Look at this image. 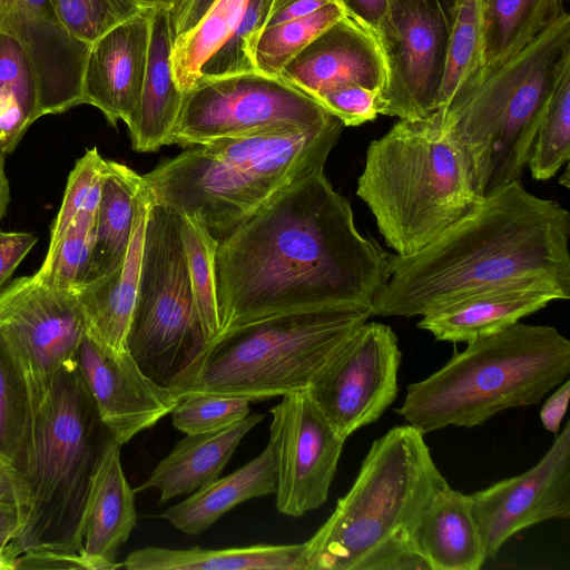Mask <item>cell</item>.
<instances>
[{
  "instance_id": "603a6c76",
  "label": "cell",
  "mask_w": 570,
  "mask_h": 570,
  "mask_svg": "<svg viewBox=\"0 0 570 570\" xmlns=\"http://www.w3.org/2000/svg\"><path fill=\"white\" fill-rule=\"evenodd\" d=\"M135 490L121 466L120 445L112 441L92 480L83 518L82 549L89 570H115L119 548L137 523Z\"/></svg>"
},
{
  "instance_id": "52a82bcc",
  "label": "cell",
  "mask_w": 570,
  "mask_h": 570,
  "mask_svg": "<svg viewBox=\"0 0 570 570\" xmlns=\"http://www.w3.org/2000/svg\"><path fill=\"white\" fill-rule=\"evenodd\" d=\"M570 374V341L553 326L515 323L466 343L439 371L409 384L396 409L424 434L474 428L539 403Z\"/></svg>"
},
{
  "instance_id": "5bb4252c",
  "label": "cell",
  "mask_w": 570,
  "mask_h": 570,
  "mask_svg": "<svg viewBox=\"0 0 570 570\" xmlns=\"http://www.w3.org/2000/svg\"><path fill=\"white\" fill-rule=\"evenodd\" d=\"M0 331L26 366L38 410L86 334L78 288L50 287L33 276L13 279L0 291Z\"/></svg>"
},
{
  "instance_id": "7dc6e473",
  "label": "cell",
  "mask_w": 570,
  "mask_h": 570,
  "mask_svg": "<svg viewBox=\"0 0 570 570\" xmlns=\"http://www.w3.org/2000/svg\"><path fill=\"white\" fill-rule=\"evenodd\" d=\"M215 0H181L170 10V21L174 39L185 36L193 30Z\"/></svg>"
},
{
  "instance_id": "6da1fadb",
  "label": "cell",
  "mask_w": 570,
  "mask_h": 570,
  "mask_svg": "<svg viewBox=\"0 0 570 570\" xmlns=\"http://www.w3.org/2000/svg\"><path fill=\"white\" fill-rule=\"evenodd\" d=\"M389 276V254L358 232L351 204L318 170L218 242L220 333L297 309L371 311Z\"/></svg>"
},
{
  "instance_id": "44dd1931",
  "label": "cell",
  "mask_w": 570,
  "mask_h": 570,
  "mask_svg": "<svg viewBox=\"0 0 570 570\" xmlns=\"http://www.w3.org/2000/svg\"><path fill=\"white\" fill-rule=\"evenodd\" d=\"M570 284L548 276L517 279L423 315L417 327L438 341L469 343L507 328L553 301H568Z\"/></svg>"
},
{
  "instance_id": "ffe728a7",
  "label": "cell",
  "mask_w": 570,
  "mask_h": 570,
  "mask_svg": "<svg viewBox=\"0 0 570 570\" xmlns=\"http://www.w3.org/2000/svg\"><path fill=\"white\" fill-rule=\"evenodd\" d=\"M278 77L317 101L346 85L381 92L386 75L373 33L345 14L295 56Z\"/></svg>"
},
{
  "instance_id": "f6af8a7d",
  "label": "cell",
  "mask_w": 570,
  "mask_h": 570,
  "mask_svg": "<svg viewBox=\"0 0 570 570\" xmlns=\"http://www.w3.org/2000/svg\"><path fill=\"white\" fill-rule=\"evenodd\" d=\"M16 569H69L89 570L80 553L33 550L19 554L12 566Z\"/></svg>"
},
{
  "instance_id": "816d5d0a",
  "label": "cell",
  "mask_w": 570,
  "mask_h": 570,
  "mask_svg": "<svg viewBox=\"0 0 570 570\" xmlns=\"http://www.w3.org/2000/svg\"><path fill=\"white\" fill-rule=\"evenodd\" d=\"M21 523L19 505L0 502V552L6 549L14 538Z\"/></svg>"
},
{
  "instance_id": "c3c4849f",
  "label": "cell",
  "mask_w": 570,
  "mask_h": 570,
  "mask_svg": "<svg viewBox=\"0 0 570 570\" xmlns=\"http://www.w3.org/2000/svg\"><path fill=\"white\" fill-rule=\"evenodd\" d=\"M345 14L372 33L376 29L389 0H336Z\"/></svg>"
},
{
  "instance_id": "f35d334b",
  "label": "cell",
  "mask_w": 570,
  "mask_h": 570,
  "mask_svg": "<svg viewBox=\"0 0 570 570\" xmlns=\"http://www.w3.org/2000/svg\"><path fill=\"white\" fill-rule=\"evenodd\" d=\"M273 0H249L229 39L205 62L200 77L256 71L254 49L264 30ZM199 77V78H200Z\"/></svg>"
},
{
  "instance_id": "60d3db41",
  "label": "cell",
  "mask_w": 570,
  "mask_h": 570,
  "mask_svg": "<svg viewBox=\"0 0 570 570\" xmlns=\"http://www.w3.org/2000/svg\"><path fill=\"white\" fill-rule=\"evenodd\" d=\"M249 402L242 396L190 394L183 397L171 411V423L185 434L222 430L248 416Z\"/></svg>"
},
{
  "instance_id": "d590c367",
  "label": "cell",
  "mask_w": 570,
  "mask_h": 570,
  "mask_svg": "<svg viewBox=\"0 0 570 570\" xmlns=\"http://www.w3.org/2000/svg\"><path fill=\"white\" fill-rule=\"evenodd\" d=\"M345 16L337 2L264 29L254 49L257 72L278 77L283 68L325 29Z\"/></svg>"
},
{
  "instance_id": "277c9868",
  "label": "cell",
  "mask_w": 570,
  "mask_h": 570,
  "mask_svg": "<svg viewBox=\"0 0 570 570\" xmlns=\"http://www.w3.org/2000/svg\"><path fill=\"white\" fill-rule=\"evenodd\" d=\"M445 484L424 433L411 424L392 428L372 443L351 489L304 542L308 570H429L415 533Z\"/></svg>"
},
{
  "instance_id": "8fae6325",
  "label": "cell",
  "mask_w": 570,
  "mask_h": 570,
  "mask_svg": "<svg viewBox=\"0 0 570 570\" xmlns=\"http://www.w3.org/2000/svg\"><path fill=\"white\" fill-rule=\"evenodd\" d=\"M458 0H389L373 32L385 67L379 114L426 120L438 110Z\"/></svg>"
},
{
  "instance_id": "2e32d148",
  "label": "cell",
  "mask_w": 570,
  "mask_h": 570,
  "mask_svg": "<svg viewBox=\"0 0 570 570\" xmlns=\"http://www.w3.org/2000/svg\"><path fill=\"white\" fill-rule=\"evenodd\" d=\"M472 510L488 558L517 532L570 515V423L543 458L520 475L471 494Z\"/></svg>"
},
{
  "instance_id": "ab89813d",
  "label": "cell",
  "mask_w": 570,
  "mask_h": 570,
  "mask_svg": "<svg viewBox=\"0 0 570 570\" xmlns=\"http://www.w3.org/2000/svg\"><path fill=\"white\" fill-rule=\"evenodd\" d=\"M57 16L78 39L92 43L122 21L142 12L141 0H50Z\"/></svg>"
},
{
  "instance_id": "8992f818",
  "label": "cell",
  "mask_w": 570,
  "mask_h": 570,
  "mask_svg": "<svg viewBox=\"0 0 570 570\" xmlns=\"http://www.w3.org/2000/svg\"><path fill=\"white\" fill-rule=\"evenodd\" d=\"M570 70V16L564 12L523 50L485 70L431 118L462 149L479 195L521 181L541 117Z\"/></svg>"
},
{
  "instance_id": "4dcf8cb0",
  "label": "cell",
  "mask_w": 570,
  "mask_h": 570,
  "mask_svg": "<svg viewBox=\"0 0 570 570\" xmlns=\"http://www.w3.org/2000/svg\"><path fill=\"white\" fill-rule=\"evenodd\" d=\"M37 405L26 366L0 331V461L28 472Z\"/></svg>"
},
{
  "instance_id": "7402d4cb",
  "label": "cell",
  "mask_w": 570,
  "mask_h": 570,
  "mask_svg": "<svg viewBox=\"0 0 570 570\" xmlns=\"http://www.w3.org/2000/svg\"><path fill=\"white\" fill-rule=\"evenodd\" d=\"M153 202L144 180L136 198L132 233L121 264L78 287L86 334L118 351L127 350V335L140 282L146 223Z\"/></svg>"
},
{
  "instance_id": "484cf974",
  "label": "cell",
  "mask_w": 570,
  "mask_h": 570,
  "mask_svg": "<svg viewBox=\"0 0 570 570\" xmlns=\"http://www.w3.org/2000/svg\"><path fill=\"white\" fill-rule=\"evenodd\" d=\"M415 546L429 570H479L488 556L471 495L441 488L419 523Z\"/></svg>"
},
{
  "instance_id": "3957f363",
  "label": "cell",
  "mask_w": 570,
  "mask_h": 570,
  "mask_svg": "<svg viewBox=\"0 0 570 570\" xmlns=\"http://www.w3.org/2000/svg\"><path fill=\"white\" fill-rule=\"evenodd\" d=\"M344 125L272 126L193 146L142 175L155 203L199 219L218 242L284 190L324 170Z\"/></svg>"
},
{
  "instance_id": "7bdbcfd3",
  "label": "cell",
  "mask_w": 570,
  "mask_h": 570,
  "mask_svg": "<svg viewBox=\"0 0 570 570\" xmlns=\"http://www.w3.org/2000/svg\"><path fill=\"white\" fill-rule=\"evenodd\" d=\"M379 94L360 85H346L322 95L317 102L344 126L354 127L380 115Z\"/></svg>"
},
{
  "instance_id": "1f68e13d",
  "label": "cell",
  "mask_w": 570,
  "mask_h": 570,
  "mask_svg": "<svg viewBox=\"0 0 570 570\" xmlns=\"http://www.w3.org/2000/svg\"><path fill=\"white\" fill-rule=\"evenodd\" d=\"M38 119V88L21 46L0 32V149L6 155Z\"/></svg>"
},
{
  "instance_id": "30bf717a",
  "label": "cell",
  "mask_w": 570,
  "mask_h": 570,
  "mask_svg": "<svg viewBox=\"0 0 570 570\" xmlns=\"http://www.w3.org/2000/svg\"><path fill=\"white\" fill-rule=\"evenodd\" d=\"M127 350L140 370L169 386L206 345L189 277L179 216L153 202Z\"/></svg>"
},
{
  "instance_id": "ac0fdd59",
  "label": "cell",
  "mask_w": 570,
  "mask_h": 570,
  "mask_svg": "<svg viewBox=\"0 0 570 570\" xmlns=\"http://www.w3.org/2000/svg\"><path fill=\"white\" fill-rule=\"evenodd\" d=\"M75 361L101 421L121 446L171 413L181 397L147 376L128 350L118 351L85 334Z\"/></svg>"
},
{
  "instance_id": "d6986e66",
  "label": "cell",
  "mask_w": 570,
  "mask_h": 570,
  "mask_svg": "<svg viewBox=\"0 0 570 570\" xmlns=\"http://www.w3.org/2000/svg\"><path fill=\"white\" fill-rule=\"evenodd\" d=\"M150 9L117 24L90 45L82 78V104L108 122L127 126L140 101L147 67Z\"/></svg>"
},
{
  "instance_id": "681fc988",
  "label": "cell",
  "mask_w": 570,
  "mask_h": 570,
  "mask_svg": "<svg viewBox=\"0 0 570 570\" xmlns=\"http://www.w3.org/2000/svg\"><path fill=\"white\" fill-rule=\"evenodd\" d=\"M569 396L570 381L567 379L543 404L540 411V420L549 432H559L561 421L567 412Z\"/></svg>"
},
{
  "instance_id": "9c48e42d",
  "label": "cell",
  "mask_w": 570,
  "mask_h": 570,
  "mask_svg": "<svg viewBox=\"0 0 570 570\" xmlns=\"http://www.w3.org/2000/svg\"><path fill=\"white\" fill-rule=\"evenodd\" d=\"M370 317L353 307L297 309L223 331L168 386L249 401L307 389L315 374Z\"/></svg>"
},
{
  "instance_id": "7c38bea8",
  "label": "cell",
  "mask_w": 570,
  "mask_h": 570,
  "mask_svg": "<svg viewBox=\"0 0 570 570\" xmlns=\"http://www.w3.org/2000/svg\"><path fill=\"white\" fill-rule=\"evenodd\" d=\"M332 117L279 77L257 71L200 77L184 94L169 145L193 147L272 126H313Z\"/></svg>"
},
{
  "instance_id": "83f0119b",
  "label": "cell",
  "mask_w": 570,
  "mask_h": 570,
  "mask_svg": "<svg viewBox=\"0 0 570 570\" xmlns=\"http://www.w3.org/2000/svg\"><path fill=\"white\" fill-rule=\"evenodd\" d=\"M126 570H308L304 543L240 548L169 549L146 547L129 553Z\"/></svg>"
},
{
  "instance_id": "9f6ffc18",
  "label": "cell",
  "mask_w": 570,
  "mask_h": 570,
  "mask_svg": "<svg viewBox=\"0 0 570 570\" xmlns=\"http://www.w3.org/2000/svg\"><path fill=\"white\" fill-rule=\"evenodd\" d=\"M6 1H7V0H0V13H1V11H2V8H3L4 3H6Z\"/></svg>"
},
{
  "instance_id": "f1b7e54d",
  "label": "cell",
  "mask_w": 570,
  "mask_h": 570,
  "mask_svg": "<svg viewBox=\"0 0 570 570\" xmlns=\"http://www.w3.org/2000/svg\"><path fill=\"white\" fill-rule=\"evenodd\" d=\"M142 184V175L124 164L104 159L96 238L86 283L112 272L121 264L130 242L135 203Z\"/></svg>"
},
{
  "instance_id": "d6a6232c",
  "label": "cell",
  "mask_w": 570,
  "mask_h": 570,
  "mask_svg": "<svg viewBox=\"0 0 570 570\" xmlns=\"http://www.w3.org/2000/svg\"><path fill=\"white\" fill-rule=\"evenodd\" d=\"M249 0H215L198 24L175 40L171 67L185 94L200 77L205 62L229 39Z\"/></svg>"
},
{
  "instance_id": "b9f144b4",
  "label": "cell",
  "mask_w": 570,
  "mask_h": 570,
  "mask_svg": "<svg viewBox=\"0 0 570 570\" xmlns=\"http://www.w3.org/2000/svg\"><path fill=\"white\" fill-rule=\"evenodd\" d=\"M104 159L96 147L87 149L69 174L62 202L50 229L48 250L58 244L63 233L85 206L99 179Z\"/></svg>"
},
{
  "instance_id": "db71d44e",
  "label": "cell",
  "mask_w": 570,
  "mask_h": 570,
  "mask_svg": "<svg viewBox=\"0 0 570 570\" xmlns=\"http://www.w3.org/2000/svg\"><path fill=\"white\" fill-rule=\"evenodd\" d=\"M181 0H141L146 9L151 8H166L168 10L174 9Z\"/></svg>"
},
{
  "instance_id": "4fadbf2b",
  "label": "cell",
  "mask_w": 570,
  "mask_h": 570,
  "mask_svg": "<svg viewBox=\"0 0 570 570\" xmlns=\"http://www.w3.org/2000/svg\"><path fill=\"white\" fill-rule=\"evenodd\" d=\"M401 358L393 330L366 321L315 374L308 392L340 438L377 421L395 401Z\"/></svg>"
},
{
  "instance_id": "ee69618b",
  "label": "cell",
  "mask_w": 570,
  "mask_h": 570,
  "mask_svg": "<svg viewBox=\"0 0 570 570\" xmlns=\"http://www.w3.org/2000/svg\"><path fill=\"white\" fill-rule=\"evenodd\" d=\"M37 240V236L29 232L0 230V289Z\"/></svg>"
},
{
  "instance_id": "7a4b0ae2",
  "label": "cell",
  "mask_w": 570,
  "mask_h": 570,
  "mask_svg": "<svg viewBox=\"0 0 570 570\" xmlns=\"http://www.w3.org/2000/svg\"><path fill=\"white\" fill-rule=\"evenodd\" d=\"M570 214L558 202L505 184L413 255H389L372 316H423L528 277L570 284Z\"/></svg>"
},
{
  "instance_id": "f907efd6",
  "label": "cell",
  "mask_w": 570,
  "mask_h": 570,
  "mask_svg": "<svg viewBox=\"0 0 570 570\" xmlns=\"http://www.w3.org/2000/svg\"><path fill=\"white\" fill-rule=\"evenodd\" d=\"M23 483L21 475L10 465L0 461V502L23 504Z\"/></svg>"
},
{
  "instance_id": "ba28073f",
  "label": "cell",
  "mask_w": 570,
  "mask_h": 570,
  "mask_svg": "<svg viewBox=\"0 0 570 570\" xmlns=\"http://www.w3.org/2000/svg\"><path fill=\"white\" fill-rule=\"evenodd\" d=\"M356 195L401 257L421 250L483 199L459 144L432 118L400 119L371 141Z\"/></svg>"
},
{
  "instance_id": "cb8c5ba5",
  "label": "cell",
  "mask_w": 570,
  "mask_h": 570,
  "mask_svg": "<svg viewBox=\"0 0 570 570\" xmlns=\"http://www.w3.org/2000/svg\"><path fill=\"white\" fill-rule=\"evenodd\" d=\"M174 42L170 10L151 8L148 58L140 101L127 126L131 147L138 153L156 151L169 145L183 106L184 92L176 83L171 67Z\"/></svg>"
},
{
  "instance_id": "9a60e30c",
  "label": "cell",
  "mask_w": 570,
  "mask_h": 570,
  "mask_svg": "<svg viewBox=\"0 0 570 570\" xmlns=\"http://www.w3.org/2000/svg\"><path fill=\"white\" fill-rule=\"evenodd\" d=\"M269 444L276 464V508L302 517L326 500L345 440L333 430L308 389L271 409Z\"/></svg>"
},
{
  "instance_id": "11a10c76",
  "label": "cell",
  "mask_w": 570,
  "mask_h": 570,
  "mask_svg": "<svg viewBox=\"0 0 570 570\" xmlns=\"http://www.w3.org/2000/svg\"><path fill=\"white\" fill-rule=\"evenodd\" d=\"M0 569L12 570L11 563L3 552H0Z\"/></svg>"
},
{
  "instance_id": "e0dca14e",
  "label": "cell",
  "mask_w": 570,
  "mask_h": 570,
  "mask_svg": "<svg viewBox=\"0 0 570 570\" xmlns=\"http://www.w3.org/2000/svg\"><path fill=\"white\" fill-rule=\"evenodd\" d=\"M0 32L13 38L29 59L38 88V118L82 104L90 43L66 28L50 0H7Z\"/></svg>"
},
{
  "instance_id": "e575fe53",
  "label": "cell",
  "mask_w": 570,
  "mask_h": 570,
  "mask_svg": "<svg viewBox=\"0 0 570 570\" xmlns=\"http://www.w3.org/2000/svg\"><path fill=\"white\" fill-rule=\"evenodd\" d=\"M484 72V45L480 0H458L444 75L435 115ZM434 116V115H433Z\"/></svg>"
},
{
  "instance_id": "836d02e7",
  "label": "cell",
  "mask_w": 570,
  "mask_h": 570,
  "mask_svg": "<svg viewBox=\"0 0 570 570\" xmlns=\"http://www.w3.org/2000/svg\"><path fill=\"white\" fill-rule=\"evenodd\" d=\"M99 195L100 177L80 213L32 275L37 282L62 289H77L86 283L96 238Z\"/></svg>"
},
{
  "instance_id": "bcb514c9",
  "label": "cell",
  "mask_w": 570,
  "mask_h": 570,
  "mask_svg": "<svg viewBox=\"0 0 570 570\" xmlns=\"http://www.w3.org/2000/svg\"><path fill=\"white\" fill-rule=\"evenodd\" d=\"M336 0H273L265 28L313 13Z\"/></svg>"
},
{
  "instance_id": "f546056e",
  "label": "cell",
  "mask_w": 570,
  "mask_h": 570,
  "mask_svg": "<svg viewBox=\"0 0 570 570\" xmlns=\"http://www.w3.org/2000/svg\"><path fill=\"white\" fill-rule=\"evenodd\" d=\"M566 0H480L484 71L523 50L564 12Z\"/></svg>"
},
{
  "instance_id": "f5cc1de1",
  "label": "cell",
  "mask_w": 570,
  "mask_h": 570,
  "mask_svg": "<svg viewBox=\"0 0 570 570\" xmlns=\"http://www.w3.org/2000/svg\"><path fill=\"white\" fill-rule=\"evenodd\" d=\"M10 202V186L4 171V154L0 149V220Z\"/></svg>"
},
{
  "instance_id": "4316f807",
  "label": "cell",
  "mask_w": 570,
  "mask_h": 570,
  "mask_svg": "<svg viewBox=\"0 0 570 570\" xmlns=\"http://www.w3.org/2000/svg\"><path fill=\"white\" fill-rule=\"evenodd\" d=\"M276 484L275 456L268 443L256 458L233 473L199 488L160 517L184 533L197 535L237 504L275 494Z\"/></svg>"
},
{
  "instance_id": "8d00e7d4",
  "label": "cell",
  "mask_w": 570,
  "mask_h": 570,
  "mask_svg": "<svg viewBox=\"0 0 570 570\" xmlns=\"http://www.w3.org/2000/svg\"><path fill=\"white\" fill-rule=\"evenodd\" d=\"M178 216L197 313L207 344L222 331L215 282L218 240L199 219L185 214Z\"/></svg>"
},
{
  "instance_id": "74e56055",
  "label": "cell",
  "mask_w": 570,
  "mask_h": 570,
  "mask_svg": "<svg viewBox=\"0 0 570 570\" xmlns=\"http://www.w3.org/2000/svg\"><path fill=\"white\" fill-rule=\"evenodd\" d=\"M570 157V70L561 78L538 125L527 166L537 180L553 177Z\"/></svg>"
},
{
  "instance_id": "5b68a950",
  "label": "cell",
  "mask_w": 570,
  "mask_h": 570,
  "mask_svg": "<svg viewBox=\"0 0 570 570\" xmlns=\"http://www.w3.org/2000/svg\"><path fill=\"white\" fill-rule=\"evenodd\" d=\"M112 441L77 362L66 364L36 413L21 523L6 549L11 567L27 551H81L92 480Z\"/></svg>"
},
{
  "instance_id": "d4e9b609",
  "label": "cell",
  "mask_w": 570,
  "mask_h": 570,
  "mask_svg": "<svg viewBox=\"0 0 570 570\" xmlns=\"http://www.w3.org/2000/svg\"><path fill=\"white\" fill-rule=\"evenodd\" d=\"M263 419L264 415L254 413L222 430L186 434L135 492L157 489L159 502L165 503L215 481L240 441Z\"/></svg>"
}]
</instances>
